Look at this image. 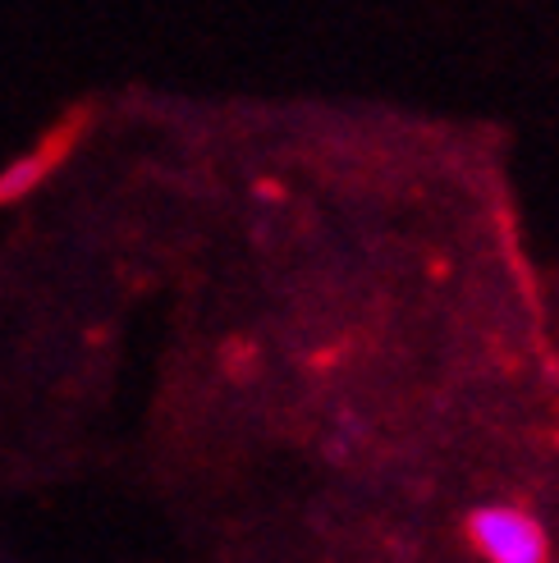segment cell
<instances>
[{"label":"cell","instance_id":"1","mask_svg":"<svg viewBox=\"0 0 559 563\" xmlns=\"http://www.w3.org/2000/svg\"><path fill=\"white\" fill-rule=\"evenodd\" d=\"M463 541L482 563H555L550 531L518 504H482L463 518Z\"/></svg>","mask_w":559,"mask_h":563}]
</instances>
